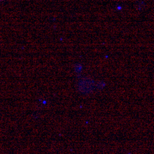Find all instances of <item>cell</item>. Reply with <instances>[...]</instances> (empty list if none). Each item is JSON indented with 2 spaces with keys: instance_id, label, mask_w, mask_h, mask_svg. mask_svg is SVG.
I'll return each mask as SVG.
<instances>
[]
</instances>
